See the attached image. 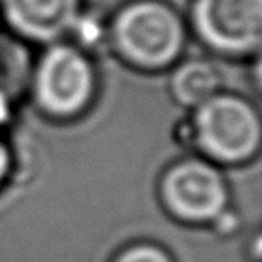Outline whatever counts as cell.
<instances>
[{
	"label": "cell",
	"mask_w": 262,
	"mask_h": 262,
	"mask_svg": "<svg viewBox=\"0 0 262 262\" xmlns=\"http://www.w3.org/2000/svg\"><path fill=\"white\" fill-rule=\"evenodd\" d=\"M102 26L113 54L147 72L174 67L190 36L185 15L169 0H124Z\"/></svg>",
	"instance_id": "1"
},
{
	"label": "cell",
	"mask_w": 262,
	"mask_h": 262,
	"mask_svg": "<svg viewBox=\"0 0 262 262\" xmlns=\"http://www.w3.org/2000/svg\"><path fill=\"white\" fill-rule=\"evenodd\" d=\"M185 22L205 49L223 58H257L262 0H189Z\"/></svg>",
	"instance_id": "2"
},
{
	"label": "cell",
	"mask_w": 262,
	"mask_h": 262,
	"mask_svg": "<svg viewBox=\"0 0 262 262\" xmlns=\"http://www.w3.org/2000/svg\"><path fill=\"white\" fill-rule=\"evenodd\" d=\"M95 79V67L86 49L63 40L43 47L34 61L31 86L45 112L72 117L92 101Z\"/></svg>",
	"instance_id": "3"
},
{
	"label": "cell",
	"mask_w": 262,
	"mask_h": 262,
	"mask_svg": "<svg viewBox=\"0 0 262 262\" xmlns=\"http://www.w3.org/2000/svg\"><path fill=\"white\" fill-rule=\"evenodd\" d=\"M192 127L196 146L225 164L248 160L260 144L257 110L237 95L217 94L198 106Z\"/></svg>",
	"instance_id": "4"
},
{
	"label": "cell",
	"mask_w": 262,
	"mask_h": 262,
	"mask_svg": "<svg viewBox=\"0 0 262 262\" xmlns=\"http://www.w3.org/2000/svg\"><path fill=\"white\" fill-rule=\"evenodd\" d=\"M162 196L167 208L183 221H214L226 210L228 192L219 171L203 160H185L165 174Z\"/></svg>",
	"instance_id": "5"
},
{
	"label": "cell",
	"mask_w": 262,
	"mask_h": 262,
	"mask_svg": "<svg viewBox=\"0 0 262 262\" xmlns=\"http://www.w3.org/2000/svg\"><path fill=\"white\" fill-rule=\"evenodd\" d=\"M86 15V0H0L4 31L29 45L70 40Z\"/></svg>",
	"instance_id": "6"
},
{
	"label": "cell",
	"mask_w": 262,
	"mask_h": 262,
	"mask_svg": "<svg viewBox=\"0 0 262 262\" xmlns=\"http://www.w3.org/2000/svg\"><path fill=\"white\" fill-rule=\"evenodd\" d=\"M221 70L214 61L205 58L180 59L172 67L169 88L176 101L187 108H198L221 94Z\"/></svg>",
	"instance_id": "7"
},
{
	"label": "cell",
	"mask_w": 262,
	"mask_h": 262,
	"mask_svg": "<svg viewBox=\"0 0 262 262\" xmlns=\"http://www.w3.org/2000/svg\"><path fill=\"white\" fill-rule=\"evenodd\" d=\"M34 59L29 43L13 36L8 31L0 33V94L9 101L18 99L31 86Z\"/></svg>",
	"instance_id": "8"
},
{
	"label": "cell",
	"mask_w": 262,
	"mask_h": 262,
	"mask_svg": "<svg viewBox=\"0 0 262 262\" xmlns=\"http://www.w3.org/2000/svg\"><path fill=\"white\" fill-rule=\"evenodd\" d=\"M115 262H172L164 250L153 244H139L126 250Z\"/></svg>",
	"instance_id": "9"
},
{
	"label": "cell",
	"mask_w": 262,
	"mask_h": 262,
	"mask_svg": "<svg viewBox=\"0 0 262 262\" xmlns=\"http://www.w3.org/2000/svg\"><path fill=\"white\" fill-rule=\"evenodd\" d=\"M237 223H239L237 215L228 210H223L221 214L214 219L215 228H217V232H221V233H235Z\"/></svg>",
	"instance_id": "10"
},
{
	"label": "cell",
	"mask_w": 262,
	"mask_h": 262,
	"mask_svg": "<svg viewBox=\"0 0 262 262\" xmlns=\"http://www.w3.org/2000/svg\"><path fill=\"white\" fill-rule=\"evenodd\" d=\"M178 140L187 146H196V133H194L192 122H183L178 127Z\"/></svg>",
	"instance_id": "11"
},
{
	"label": "cell",
	"mask_w": 262,
	"mask_h": 262,
	"mask_svg": "<svg viewBox=\"0 0 262 262\" xmlns=\"http://www.w3.org/2000/svg\"><path fill=\"white\" fill-rule=\"evenodd\" d=\"M9 167H11V157H9V149L6 147V144L0 139V183L4 182V178L8 176Z\"/></svg>",
	"instance_id": "12"
}]
</instances>
